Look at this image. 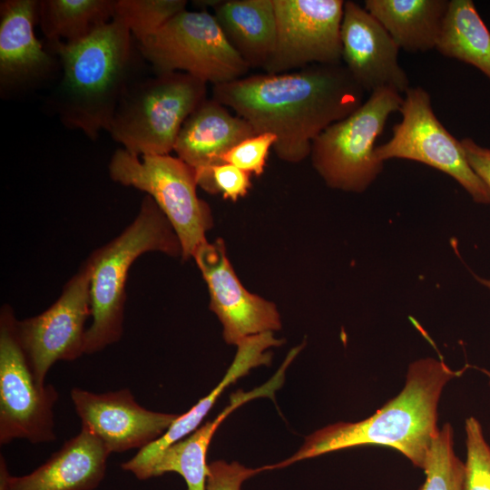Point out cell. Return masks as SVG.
I'll use <instances>...</instances> for the list:
<instances>
[{
    "label": "cell",
    "instance_id": "obj_31",
    "mask_svg": "<svg viewBox=\"0 0 490 490\" xmlns=\"http://www.w3.org/2000/svg\"><path fill=\"white\" fill-rule=\"evenodd\" d=\"M475 279H477L478 282H480L482 285H484L485 287H486L487 289H490V279H483V278H480L478 276H475ZM485 373L487 374V376L489 377V384H490V372L488 371H485Z\"/></svg>",
    "mask_w": 490,
    "mask_h": 490
},
{
    "label": "cell",
    "instance_id": "obj_26",
    "mask_svg": "<svg viewBox=\"0 0 490 490\" xmlns=\"http://www.w3.org/2000/svg\"><path fill=\"white\" fill-rule=\"evenodd\" d=\"M465 430V490H490V446L485 439L481 424L470 416L466 420Z\"/></svg>",
    "mask_w": 490,
    "mask_h": 490
},
{
    "label": "cell",
    "instance_id": "obj_10",
    "mask_svg": "<svg viewBox=\"0 0 490 490\" xmlns=\"http://www.w3.org/2000/svg\"><path fill=\"white\" fill-rule=\"evenodd\" d=\"M400 109L402 120L392 128V137L376 147L375 156L384 162L398 158L422 162L455 179L477 203H490V190L470 167L460 141L439 122L429 93L422 87L409 88Z\"/></svg>",
    "mask_w": 490,
    "mask_h": 490
},
{
    "label": "cell",
    "instance_id": "obj_20",
    "mask_svg": "<svg viewBox=\"0 0 490 490\" xmlns=\"http://www.w3.org/2000/svg\"><path fill=\"white\" fill-rule=\"evenodd\" d=\"M449 1L366 0L368 11L398 48L410 53L436 48Z\"/></svg>",
    "mask_w": 490,
    "mask_h": 490
},
{
    "label": "cell",
    "instance_id": "obj_8",
    "mask_svg": "<svg viewBox=\"0 0 490 490\" xmlns=\"http://www.w3.org/2000/svg\"><path fill=\"white\" fill-rule=\"evenodd\" d=\"M138 45L154 73H185L212 85L244 77L250 69L206 10L177 14Z\"/></svg>",
    "mask_w": 490,
    "mask_h": 490
},
{
    "label": "cell",
    "instance_id": "obj_4",
    "mask_svg": "<svg viewBox=\"0 0 490 490\" xmlns=\"http://www.w3.org/2000/svg\"><path fill=\"white\" fill-rule=\"evenodd\" d=\"M152 251L174 257L182 254L168 220L145 195L131 224L87 258L92 323L86 330L84 354L101 351L121 338L129 270L140 256Z\"/></svg>",
    "mask_w": 490,
    "mask_h": 490
},
{
    "label": "cell",
    "instance_id": "obj_13",
    "mask_svg": "<svg viewBox=\"0 0 490 490\" xmlns=\"http://www.w3.org/2000/svg\"><path fill=\"white\" fill-rule=\"evenodd\" d=\"M192 257L207 283L210 309L220 320L228 344L237 346L249 337L281 328L275 305L242 286L227 258L223 240L204 242Z\"/></svg>",
    "mask_w": 490,
    "mask_h": 490
},
{
    "label": "cell",
    "instance_id": "obj_29",
    "mask_svg": "<svg viewBox=\"0 0 490 490\" xmlns=\"http://www.w3.org/2000/svg\"><path fill=\"white\" fill-rule=\"evenodd\" d=\"M264 467L251 469L233 462L216 461L208 465L205 490H240L242 483Z\"/></svg>",
    "mask_w": 490,
    "mask_h": 490
},
{
    "label": "cell",
    "instance_id": "obj_19",
    "mask_svg": "<svg viewBox=\"0 0 490 490\" xmlns=\"http://www.w3.org/2000/svg\"><path fill=\"white\" fill-rule=\"evenodd\" d=\"M212 9L235 52L250 68L262 69L276 44L273 0H220Z\"/></svg>",
    "mask_w": 490,
    "mask_h": 490
},
{
    "label": "cell",
    "instance_id": "obj_6",
    "mask_svg": "<svg viewBox=\"0 0 490 490\" xmlns=\"http://www.w3.org/2000/svg\"><path fill=\"white\" fill-rule=\"evenodd\" d=\"M404 98L391 88H380L346 118L331 124L312 142V164L328 186L363 192L382 172L375 142L388 116L400 111Z\"/></svg>",
    "mask_w": 490,
    "mask_h": 490
},
{
    "label": "cell",
    "instance_id": "obj_21",
    "mask_svg": "<svg viewBox=\"0 0 490 490\" xmlns=\"http://www.w3.org/2000/svg\"><path fill=\"white\" fill-rule=\"evenodd\" d=\"M251 398L250 393L241 390L232 394L230 405L216 418L205 423L186 438L171 445L157 457L150 469L149 478L175 472L183 477L187 490H205L208 473L206 456L213 435L227 416Z\"/></svg>",
    "mask_w": 490,
    "mask_h": 490
},
{
    "label": "cell",
    "instance_id": "obj_5",
    "mask_svg": "<svg viewBox=\"0 0 490 490\" xmlns=\"http://www.w3.org/2000/svg\"><path fill=\"white\" fill-rule=\"evenodd\" d=\"M206 99L207 83L191 74L144 75L124 92L108 132L133 155H168L186 119Z\"/></svg>",
    "mask_w": 490,
    "mask_h": 490
},
{
    "label": "cell",
    "instance_id": "obj_1",
    "mask_svg": "<svg viewBox=\"0 0 490 490\" xmlns=\"http://www.w3.org/2000/svg\"><path fill=\"white\" fill-rule=\"evenodd\" d=\"M364 93L344 64H312L212 85L211 98L246 120L256 134L275 135L278 158L298 163L310 155L324 130L363 103Z\"/></svg>",
    "mask_w": 490,
    "mask_h": 490
},
{
    "label": "cell",
    "instance_id": "obj_3",
    "mask_svg": "<svg viewBox=\"0 0 490 490\" xmlns=\"http://www.w3.org/2000/svg\"><path fill=\"white\" fill-rule=\"evenodd\" d=\"M444 361L432 358L412 362L406 385L371 416L358 422H338L306 437L289 458L268 466L283 467L294 462L364 445L387 446L399 451L424 470L432 442L438 434L437 404L445 385L460 376Z\"/></svg>",
    "mask_w": 490,
    "mask_h": 490
},
{
    "label": "cell",
    "instance_id": "obj_22",
    "mask_svg": "<svg viewBox=\"0 0 490 490\" xmlns=\"http://www.w3.org/2000/svg\"><path fill=\"white\" fill-rule=\"evenodd\" d=\"M436 49L475 66L490 79V32L473 1H449Z\"/></svg>",
    "mask_w": 490,
    "mask_h": 490
},
{
    "label": "cell",
    "instance_id": "obj_2",
    "mask_svg": "<svg viewBox=\"0 0 490 490\" xmlns=\"http://www.w3.org/2000/svg\"><path fill=\"white\" fill-rule=\"evenodd\" d=\"M60 62L61 79L47 104L68 129L96 140L109 130L126 89L144 76L138 43L118 18L74 43L46 45Z\"/></svg>",
    "mask_w": 490,
    "mask_h": 490
},
{
    "label": "cell",
    "instance_id": "obj_28",
    "mask_svg": "<svg viewBox=\"0 0 490 490\" xmlns=\"http://www.w3.org/2000/svg\"><path fill=\"white\" fill-rule=\"evenodd\" d=\"M276 140V136L269 132L250 136L226 152L221 162L260 176L264 172L270 151Z\"/></svg>",
    "mask_w": 490,
    "mask_h": 490
},
{
    "label": "cell",
    "instance_id": "obj_7",
    "mask_svg": "<svg viewBox=\"0 0 490 490\" xmlns=\"http://www.w3.org/2000/svg\"><path fill=\"white\" fill-rule=\"evenodd\" d=\"M108 169L113 181L144 191L155 201L180 241L183 260L207 241L211 215L197 195L192 167L170 154L139 157L120 148L112 155Z\"/></svg>",
    "mask_w": 490,
    "mask_h": 490
},
{
    "label": "cell",
    "instance_id": "obj_12",
    "mask_svg": "<svg viewBox=\"0 0 490 490\" xmlns=\"http://www.w3.org/2000/svg\"><path fill=\"white\" fill-rule=\"evenodd\" d=\"M343 0H273L276 44L262 68L284 74L312 64H339Z\"/></svg>",
    "mask_w": 490,
    "mask_h": 490
},
{
    "label": "cell",
    "instance_id": "obj_17",
    "mask_svg": "<svg viewBox=\"0 0 490 490\" xmlns=\"http://www.w3.org/2000/svg\"><path fill=\"white\" fill-rule=\"evenodd\" d=\"M110 454L97 436L82 427L28 475H11L1 456L0 490H93L105 475Z\"/></svg>",
    "mask_w": 490,
    "mask_h": 490
},
{
    "label": "cell",
    "instance_id": "obj_27",
    "mask_svg": "<svg viewBox=\"0 0 490 490\" xmlns=\"http://www.w3.org/2000/svg\"><path fill=\"white\" fill-rule=\"evenodd\" d=\"M250 175L232 164L220 162L196 180L198 186L207 192H220L223 199L236 201L244 197L250 189Z\"/></svg>",
    "mask_w": 490,
    "mask_h": 490
},
{
    "label": "cell",
    "instance_id": "obj_14",
    "mask_svg": "<svg viewBox=\"0 0 490 490\" xmlns=\"http://www.w3.org/2000/svg\"><path fill=\"white\" fill-rule=\"evenodd\" d=\"M39 0L0 3V93L6 98L47 83L60 70L56 54L36 37Z\"/></svg>",
    "mask_w": 490,
    "mask_h": 490
},
{
    "label": "cell",
    "instance_id": "obj_24",
    "mask_svg": "<svg viewBox=\"0 0 490 490\" xmlns=\"http://www.w3.org/2000/svg\"><path fill=\"white\" fill-rule=\"evenodd\" d=\"M453 428L446 423L432 442L426 480L419 490H465V463L455 454Z\"/></svg>",
    "mask_w": 490,
    "mask_h": 490
},
{
    "label": "cell",
    "instance_id": "obj_15",
    "mask_svg": "<svg viewBox=\"0 0 490 490\" xmlns=\"http://www.w3.org/2000/svg\"><path fill=\"white\" fill-rule=\"evenodd\" d=\"M71 398L82 427L97 436L110 453L143 448L179 416L144 408L127 388L96 394L74 387Z\"/></svg>",
    "mask_w": 490,
    "mask_h": 490
},
{
    "label": "cell",
    "instance_id": "obj_25",
    "mask_svg": "<svg viewBox=\"0 0 490 490\" xmlns=\"http://www.w3.org/2000/svg\"><path fill=\"white\" fill-rule=\"evenodd\" d=\"M185 0H116L114 17L141 43L177 14L186 10Z\"/></svg>",
    "mask_w": 490,
    "mask_h": 490
},
{
    "label": "cell",
    "instance_id": "obj_23",
    "mask_svg": "<svg viewBox=\"0 0 490 490\" xmlns=\"http://www.w3.org/2000/svg\"><path fill=\"white\" fill-rule=\"evenodd\" d=\"M116 0H40L38 24L47 45L74 43L114 17Z\"/></svg>",
    "mask_w": 490,
    "mask_h": 490
},
{
    "label": "cell",
    "instance_id": "obj_16",
    "mask_svg": "<svg viewBox=\"0 0 490 490\" xmlns=\"http://www.w3.org/2000/svg\"><path fill=\"white\" fill-rule=\"evenodd\" d=\"M340 40L344 66L365 92L391 88L401 93L410 88L393 38L365 7L350 0L344 4Z\"/></svg>",
    "mask_w": 490,
    "mask_h": 490
},
{
    "label": "cell",
    "instance_id": "obj_30",
    "mask_svg": "<svg viewBox=\"0 0 490 490\" xmlns=\"http://www.w3.org/2000/svg\"><path fill=\"white\" fill-rule=\"evenodd\" d=\"M460 142L470 167L490 190V149L478 145L471 138Z\"/></svg>",
    "mask_w": 490,
    "mask_h": 490
},
{
    "label": "cell",
    "instance_id": "obj_18",
    "mask_svg": "<svg viewBox=\"0 0 490 490\" xmlns=\"http://www.w3.org/2000/svg\"><path fill=\"white\" fill-rule=\"evenodd\" d=\"M255 134L246 120L207 98L182 124L173 151L194 169L197 178L220 163L226 152Z\"/></svg>",
    "mask_w": 490,
    "mask_h": 490
},
{
    "label": "cell",
    "instance_id": "obj_9",
    "mask_svg": "<svg viewBox=\"0 0 490 490\" xmlns=\"http://www.w3.org/2000/svg\"><path fill=\"white\" fill-rule=\"evenodd\" d=\"M13 309L0 314V444L24 438L33 444L55 439L54 386L35 377L18 340Z\"/></svg>",
    "mask_w": 490,
    "mask_h": 490
},
{
    "label": "cell",
    "instance_id": "obj_11",
    "mask_svg": "<svg viewBox=\"0 0 490 490\" xmlns=\"http://www.w3.org/2000/svg\"><path fill=\"white\" fill-rule=\"evenodd\" d=\"M91 265L86 259L65 283L59 298L37 316L16 320L18 340L41 384L59 360L84 354L85 323L91 317Z\"/></svg>",
    "mask_w": 490,
    "mask_h": 490
}]
</instances>
